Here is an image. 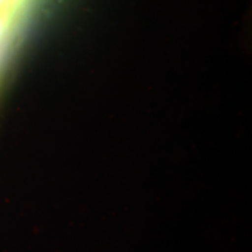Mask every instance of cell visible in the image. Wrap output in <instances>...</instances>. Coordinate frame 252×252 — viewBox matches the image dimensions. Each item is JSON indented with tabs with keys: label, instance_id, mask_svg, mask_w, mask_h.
<instances>
[{
	"label": "cell",
	"instance_id": "1",
	"mask_svg": "<svg viewBox=\"0 0 252 252\" xmlns=\"http://www.w3.org/2000/svg\"><path fill=\"white\" fill-rule=\"evenodd\" d=\"M15 4H17L15 0H0V14L7 18L11 14Z\"/></svg>",
	"mask_w": 252,
	"mask_h": 252
},
{
	"label": "cell",
	"instance_id": "2",
	"mask_svg": "<svg viewBox=\"0 0 252 252\" xmlns=\"http://www.w3.org/2000/svg\"><path fill=\"white\" fill-rule=\"evenodd\" d=\"M6 17H4L2 14H0V40H1L2 35H4L5 32V27H6Z\"/></svg>",
	"mask_w": 252,
	"mask_h": 252
},
{
	"label": "cell",
	"instance_id": "3",
	"mask_svg": "<svg viewBox=\"0 0 252 252\" xmlns=\"http://www.w3.org/2000/svg\"><path fill=\"white\" fill-rule=\"evenodd\" d=\"M19 1V0H15V2H18Z\"/></svg>",
	"mask_w": 252,
	"mask_h": 252
}]
</instances>
